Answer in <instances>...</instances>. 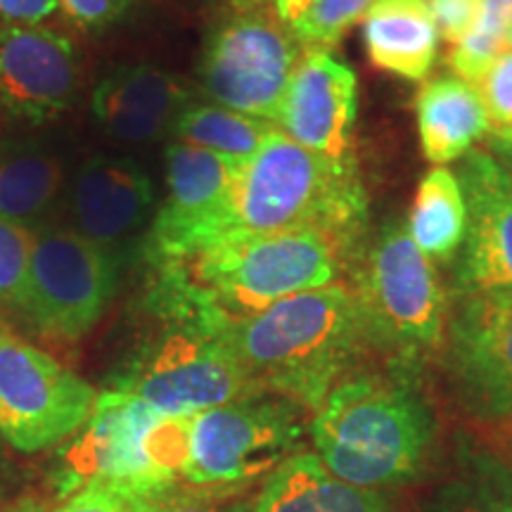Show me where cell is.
<instances>
[{
    "label": "cell",
    "mask_w": 512,
    "mask_h": 512,
    "mask_svg": "<svg viewBox=\"0 0 512 512\" xmlns=\"http://www.w3.org/2000/svg\"><path fill=\"white\" fill-rule=\"evenodd\" d=\"M60 10V0H0V17L8 24L36 27Z\"/></svg>",
    "instance_id": "33"
},
{
    "label": "cell",
    "mask_w": 512,
    "mask_h": 512,
    "mask_svg": "<svg viewBox=\"0 0 512 512\" xmlns=\"http://www.w3.org/2000/svg\"><path fill=\"white\" fill-rule=\"evenodd\" d=\"M448 320V370L486 422L512 418V292L460 294Z\"/></svg>",
    "instance_id": "13"
},
{
    "label": "cell",
    "mask_w": 512,
    "mask_h": 512,
    "mask_svg": "<svg viewBox=\"0 0 512 512\" xmlns=\"http://www.w3.org/2000/svg\"><path fill=\"white\" fill-rule=\"evenodd\" d=\"M486 145H489L486 150L512 174V126L491 128V133L486 136Z\"/></svg>",
    "instance_id": "36"
},
{
    "label": "cell",
    "mask_w": 512,
    "mask_h": 512,
    "mask_svg": "<svg viewBox=\"0 0 512 512\" xmlns=\"http://www.w3.org/2000/svg\"><path fill=\"white\" fill-rule=\"evenodd\" d=\"M275 128L278 126L271 121L249 117V114L214 105V102H204V105L185 107L178 114L171 133H174L176 143L202 147V150L245 164L259 152V147Z\"/></svg>",
    "instance_id": "24"
},
{
    "label": "cell",
    "mask_w": 512,
    "mask_h": 512,
    "mask_svg": "<svg viewBox=\"0 0 512 512\" xmlns=\"http://www.w3.org/2000/svg\"><path fill=\"white\" fill-rule=\"evenodd\" d=\"M10 512H48V510L43 508L41 503H22V505H17V508L10 510Z\"/></svg>",
    "instance_id": "39"
},
{
    "label": "cell",
    "mask_w": 512,
    "mask_h": 512,
    "mask_svg": "<svg viewBox=\"0 0 512 512\" xmlns=\"http://www.w3.org/2000/svg\"><path fill=\"white\" fill-rule=\"evenodd\" d=\"M240 166L202 147L185 143L166 147V200L147 230L150 264L183 259L214 238Z\"/></svg>",
    "instance_id": "12"
},
{
    "label": "cell",
    "mask_w": 512,
    "mask_h": 512,
    "mask_svg": "<svg viewBox=\"0 0 512 512\" xmlns=\"http://www.w3.org/2000/svg\"><path fill=\"white\" fill-rule=\"evenodd\" d=\"M422 155L444 166L463 159L491 133V119L475 83L460 76L427 81L415 98Z\"/></svg>",
    "instance_id": "20"
},
{
    "label": "cell",
    "mask_w": 512,
    "mask_h": 512,
    "mask_svg": "<svg viewBox=\"0 0 512 512\" xmlns=\"http://www.w3.org/2000/svg\"><path fill=\"white\" fill-rule=\"evenodd\" d=\"M351 287L366 320L368 342L387 351L399 366H415L444 344L446 294L408 226L389 221L380 230Z\"/></svg>",
    "instance_id": "7"
},
{
    "label": "cell",
    "mask_w": 512,
    "mask_h": 512,
    "mask_svg": "<svg viewBox=\"0 0 512 512\" xmlns=\"http://www.w3.org/2000/svg\"><path fill=\"white\" fill-rule=\"evenodd\" d=\"M76 46L53 29L5 24L0 29V107L27 124H46L69 110L79 91Z\"/></svg>",
    "instance_id": "16"
},
{
    "label": "cell",
    "mask_w": 512,
    "mask_h": 512,
    "mask_svg": "<svg viewBox=\"0 0 512 512\" xmlns=\"http://www.w3.org/2000/svg\"><path fill=\"white\" fill-rule=\"evenodd\" d=\"M408 233L430 261H451L467 233V207L456 174L446 166L422 178L408 219Z\"/></svg>",
    "instance_id": "23"
},
{
    "label": "cell",
    "mask_w": 512,
    "mask_h": 512,
    "mask_svg": "<svg viewBox=\"0 0 512 512\" xmlns=\"http://www.w3.org/2000/svg\"><path fill=\"white\" fill-rule=\"evenodd\" d=\"M223 339L261 394L283 396L313 413L370 344L349 283L299 292L235 320Z\"/></svg>",
    "instance_id": "1"
},
{
    "label": "cell",
    "mask_w": 512,
    "mask_h": 512,
    "mask_svg": "<svg viewBox=\"0 0 512 512\" xmlns=\"http://www.w3.org/2000/svg\"><path fill=\"white\" fill-rule=\"evenodd\" d=\"M482 95L491 126H512V53H503L491 64L489 72L475 83Z\"/></svg>",
    "instance_id": "30"
},
{
    "label": "cell",
    "mask_w": 512,
    "mask_h": 512,
    "mask_svg": "<svg viewBox=\"0 0 512 512\" xmlns=\"http://www.w3.org/2000/svg\"><path fill=\"white\" fill-rule=\"evenodd\" d=\"M441 38L451 46L463 43L477 29L484 0H427Z\"/></svg>",
    "instance_id": "31"
},
{
    "label": "cell",
    "mask_w": 512,
    "mask_h": 512,
    "mask_svg": "<svg viewBox=\"0 0 512 512\" xmlns=\"http://www.w3.org/2000/svg\"><path fill=\"white\" fill-rule=\"evenodd\" d=\"M230 5V10H247V8H256V5H264L266 0H226Z\"/></svg>",
    "instance_id": "38"
},
{
    "label": "cell",
    "mask_w": 512,
    "mask_h": 512,
    "mask_svg": "<svg viewBox=\"0 0 512 512\" xmlns=\"http://www.w3.org/2000/svg\"><path fill=\"white\" fill-rule=\"evenodd\" d=\"M157 512H252V505L235 501H195V498H169L164 496Z\"/></svg>",
    "instance_id": "34"
},
{
    "label": "cell",
    "mask_w": 512,
    "mask_h": 512,
    "mask_svg": "<svg viewBox=\"0 0 512 512\" xmlns=\"http://www.w3.org/2000/svg\"><path fill=\"white\" fill-rule=\"evenodd\" d=\"M133 0H60V10L76 27L98 31L119 22L126 15Z\"/></svg>",
    "instance_id": "32"
},
{
    "label": "cell",
    "mask_w": 512,
    "mask_h": 512,
    "mask_svg": "<svg viewBox=\"0 0 512 512\" xmlns=\"http://www.w3.org/2000/svg\"><path fill=\"white\" fill-rule=\"evenodd\" d=\"M422 512H512V467L475 456L463 475L441 486Z\"/></svg>",
    "instance_id": "25"
},
{
    "label": "cell",
    "mask_w": 512,
    "mask_h": 512,
    "mask_svg": "<svg viewBox=\"0 0 512 512\" xmlns=\"http://www.w3.org/2000/svg\"><path fill=\"white\" fill-rule=\"evenodd\" d=\"M456 178L467 207L458 292H512V174L486 147H475L460 159Z\"/></svg>",
    "instance_id": "14"
},
{
    "label": "cell",
    "mask_w": 512,
    "mask_h": 512,
    "mask_svg": "<svg viewBox=\"0 0 512 512\" xmlns=\"http://www.w3.org/2000/svg\"><path fill=\"white\" fill-rule=\"evenodd\" d=\"M368 197L358 162H337L275 128L240 166L211 242L247 235L323 230L356 254L366 233ZM204 245V247H207Z\"/></svg>",
    "instance_id": "3"
},
{
    "label": "cell",
    "mask_w": 512,
    "mask_h": 512,
    "mask_svg": "<svg viewBox=\"0 0 512 512\" xmlns=\"http://www.w3.org/2000/svg\"><path fill=\"white\" fill-rule=\"evenodd\" d=\"M356 254L323 230H287L211 242L152 264L155 280L204 316L235 323L299 292L339 283Z\"/></svg>",
    "instance_id": "2"
},
{
    "label": "cell",
    "mask_w": 512,
    "mask_h": 512,
    "mask_svg": "<svg viewBox=\"0 0 512 512\" xmlns=\"http://www.w3.org/2000/svg\"><path fill=\"white\" fill-rule=\"evenodd\" d=\"M60 152L36 136H0V219L29 233L55 226L67 197Z\"/></svg>",
    "instance_id": "19"
},
{
    "label": "cell",
    "mask_w": 512,
    "mask_h": 512,
    "mask_svg": "<svg viewBox=\"0 0 512 512\" xmlns=\"http://www.w3.org/2000/svg\"><path fill=\"white\" fill-rule=\"evenodd\" d=\"M117 283V252L55 223L34 235L17 313L43 335L79 339L105 316Z\"/></svg>",
    "instance_id": "9"
},
{
    "label": "cell",
    "mask_w": 512,
    "mask_h": 512,
    "mask_svg": "<svg viewBox=\"0 0 512 512\" xmlns=\"http://www.w3.org/2000/svg\"><path fill=\"white\" fill-rule=\"evenodd\" d=\"M302 57V43L264 3L233 10L211 29L197 76L214 105L278 124Z\"/></svg>",
    "instance_id": "8"
},
{
    "label": "cell",
    "mask_w": 512,
    "mask_h": 512,
    "mask_svg": "<svg viewBox=\"0 0 512 512\" xmlns=\"http://www.w3.org/2000/svg\"><path fill=\"white\" fill-rule=\"evenodd\" d=\"M375 0H313L306 15L292 27L304 50H332L337 41L366 17Z\"/></svg>",
    "instance_id": "27"
},
{
    "label": "cell",
    "mask_w": 512,
    "mask_h": 512,
    "mask_svg": "<svg viewBox=\"0 0 512 512\" xmlns=\"http://www.w3.org/2000/svg\"><path fill=\"white\" fill-rule=\"evenodd\" d=\"M76 233L119 254V247L150 230L157 188L145 166L126 155L98 152L83 159L64 197Z\"/></svg>",
    "instance_id": "15"
},
{
    "label": "cell",
    "mask_w": 512,
    "mask_h": 512,
    "mask_svg": "<svg viewBox=\"0 0 512 512\" xmlns=\"http://www.w3.org/2000/svg\"><path fill=\"white\" fill-rule=\"evenodd\" d=\"M157 318L162 328L114 377V389L138 396L169 418H192L261 394L223 339V330L200 318Z\"/></svg>",
    "instance_id": "6"
},
{
    "label": "cell",
    "mask_w": 512,
    "mask_h": 512,
    "mask_svg": "<svg viewBox=\"0 0 512 512\" xmlns=\"http://www.w3.org/2000/svg\"><path fill=\"white\" fill-rule=\"evenodd\" d=\"M358 107L356 72L330 50H304L280 107L278 126L318 155L351 162Z\"/></svg>",
    "instance_id": "17"
},
{
    "label": "cell",
    "mask_w": 512,
    "mask_h": 512,
    "mask_svg": "<svg viewBox=\"0 0 512 512\" xmlns=\"http://www.w3.org/2000/svg\"><path fill=\"white\" fill-rule=\"evenodd\" d=\"M95 399L86 380L0 328V434L17 451L72 437L91 418Z\"/></svg>",
    "instance_id": "11"
},
{
    "label": "cell",
    "mask_w": 512,
    "mask_h": 512,
    "mask_svg": "<svg viewBox=\"0 0 512 512\" xmlns=\"http://www.w3.org/2000/svg\"><path fill=\"white\" fill-rule=\"evenodd\" d=\"M484 437L494 448V456L512 467V418L486 422Z\"/></svg>",
    "instance_id": "35"
},
{
    "label": "cell",
    "mask_w": 512,
    "mask_h": 512,
    "mask_svg": "<svg viewBox=\"0 0 512 512\" xmlns=\"http://www.w3.org/2000/svg\"><path fill=\"white\" fill-rule=\"evenodd\" d=\"M192 418H169L138 396L107 389L64 451V494L102 484L138 496H169L190 458Z\"/></svg>",
    "instance_id": "5"
},
{
    "label": "cell",
    "mask_w": 512,
    "mask_h": 512,
    "mask_svg": "<svg viewBox=\"0 0 512 512\" xmlns=\"http://www.w3.org/2000/svg\"><path fill=\"white\" fill-rule=\"evenodd\" d=\"M304 408L275 394L192 415L190 458L183 479L195 486L252 482L285 463L304 437Z\"/></svg>",
    "instance_id": "10"
},
{
    "label": "cell",
    "mask_w": 512,
    "mask_h": 512,
    "mask_svg": "<svg viewBox=\"0 0 512 512\" xmlns=\"http://www.w3.org/2000/svg\"><path fill=\"white\" fill-rule=\"evenodd\" d=\"M164 496H138L114 486L91 484L79 489L57 512H157Z\"/></svg>",
    "instance_id": "29"
},
{
    "label": "cell",
    "mask_w": 512,
    "mask_h": 512,
    "mask_svg": "<svg viewBox=\"0 0 512 512\" xmlns=\"http://www.w3.org/2000/svg\"><path fill=\"white\" fill-rule=\"evenodd\" d=\"M432 432L425 401L399 370L349 373L311 420V439L323 465L344 482L373 491L418 477Z\"/></svg>",
    "instance_id": "4"
},
{
    "label": "cell",
    "mask_w": 512,
    "mask_h": 512,
    "mask_svg": "<svg viewBox=\"0 0 512 512\" xmlns=\"http://www.w3.org/2000/svg\"><path fill=\"white\" fill-rule=\"evenodd\" d=\"M505 50H508V53H512V27L508 31V38H505Z\"/></svg>",
    "instance_id": "40"
},
{
    "label": "cell",
    "mask_w": 512,
    "mask_h": 512,
    "mask_svg": "<svg viewBox=\"0 0 512 512\" xmlns=\"http://www.w3.org/2000/svg\"><path fill=\"white\" fill-rule=\"evenodd\" d=\"M370 62L382 72L422 81L439 53V31L427 0H375L363 17Z\"/></svg>",
    "instance_id": "21"
},
{
    "label": "cell",
    "mask_w": 512,
    "mask_h": 512,
    "mask_svg": "<svg viewBox=\"0 0 512 512\" xmlns=\"http://www.w3.org/2000/svg\"><path fill=\"white\" fill-rule=\"evenodd\" d=\"M512 27V0H484L477 29L463 43L453 46L448 67L460 79L477 83L505 53V38Z\"/></svg>",
    "instance_id": "26"
},
{
    "label": "cell",
    "mask_w": 512,
    "mask_h": 512,
    "mask_svg": "<svg viewBox=\"0 0 512 512\" xmlns=\"http://www.w3.org/2000/svg\"><path fill=\"white\" fill-rule=\"evenodd\" d=\"M192 91L183 76L155 64H121L98 81L91 110L102 131L126 145L164 138L178 114L190 105Z\"/></svg>",
    "instance_id": "18"
},
{
    "label": "cell",
    "mask_w": 512,
    "mask_h": 512,
    "mask_svg": "<svg viewBox=\"0 0 512 512\" xmlns=\"http://www.w3.org/2000/svg\"><path fill=\"white\" fill-rule=\"evenodd\" d=\"M252 512H392V503L335 477L318 456L294 453L275 467Z\"/></svg>",
    "instance_id": "22"
},
{
    "label": "cell",
    "mask_w": 512,
    "mask_h": 512,
    "mask_svg": "<svg viewBox=\"0 0 512 512\" xmlns=\"http://www.w3.org/2000/svg\"><path fill=\"white\" fill-rule=\"evenodd\" d=\"M275 12V17L285 24V27H294V24L302 19L306 12H309L313 0H266Z\"/></svg>",
    "instance_id": "37"
},
{
    "label": "cell",
    "mask_w": 512,
    "mask_h": 512,
    "mask_svg": "<svg viewBox=\"0 0 512 512\" xmlns=\"http://www.w3.org/2000/svg\"><path fill=\"white\" fill-rule=\"evenodd\" d=\"M34 233L0 219V311H19Z\"/></svg>",
    "instance_id": "28"
}]
</instances>
